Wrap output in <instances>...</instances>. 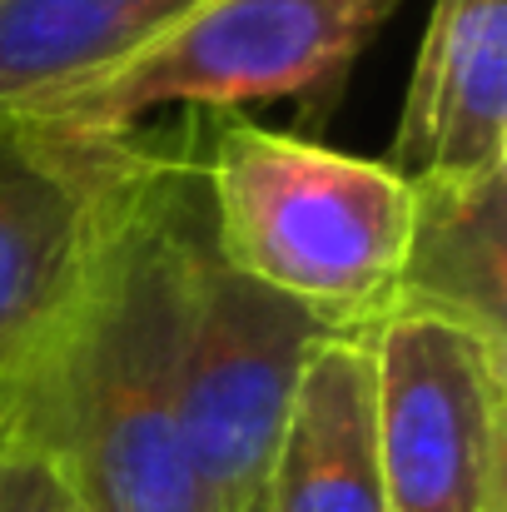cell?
<instances>
[{"instance_id":"obj_8","label":"cell","mask_w":507,"mask_h":512,"mask_svg":"<svg viewBox=\"0 0 507 512\" xmlns=\"http://www.w3.org/2000/svg\"><path fill=\"white\" fill-rule=\"evenodd\" d=\"M264 512H383L368 334L309 353L264 488Z\"/></svg>"},{"instance_id":"obj_13","label":"cell","mask_w":507,"mask_h":512,"mask_svg":"<svg viewBox=\"0 0 507 512\" xmlns=\"http://www.w3.org/2000/svg\"><path fill=\"white\" fill-rule=\"evenodd\" d=\"M254 512H264V503H259V508H254Z\"/></svg>"},{"instance_id":"obj_11","label":"cell","mask_w":507,"mask_h":512,"mask_svg":"<svg viewBox=\"0 0 507 512\" xmlns=\"http://www.w3.org/2000/svg\"><path fill=\"white\" fill-rule=\"evenodd\" d=\"M60 483L50 463L0 423V512H55Z\"/></svg>"},{"instance_id":"obj_9","label":"cell","mask_w":507,"mask_h":512,"mask_svg":"<svg viewBox=\"0 0 507 512\" xmlns=\"http://www.w3.org/2000/svg\"><path fill=\"white\" fill-rule=\"evenodd\" d=\"M393 309L438 314L507 343V170L413 184Z\"/></svg>"},{"instance_id":"obj_12","label":"cell","mask_w":507,"mask_h":512,"mask_svg":"<svg viewBox=\"0 0 507 512\" xmlns=\"http://www.w3.org/2000/svg\"><path fill=\"white\" fill-rule=\"evenodd\" d=\"M55 512H80V508H75V503H70L65 493H60V503H55Z\"/></svg>"},{"instance_id":"obj_10","label":"cell","mask_w":507,"mask_h":512,"mask_svg":"<svg viewBox=\"0 0 507 512\" xmlns=\"http://www.w3.org/2000/svg\"><path fill=\"white\" fill-rule=\"evenodd\" d=\"M204 0H0V115L115 70Z\"/></svg>"},{"instance_id":"obj_4","label":"cell","mask_w":507,"mask_h":512,"mask_svg":"<svg viewBox=\"0 0 507 512\" xmlns=\"http://www.w3.org/2000/svg\"><path fill=\"white\" fill-rule=\"evenodd\" d=\"M324 339L329 329L314 314L219 259L204 209L189 244L179 343V433L204 512L264 503L299 373Z\"/></svg>"},{"instance_id":"obj_7","label":"cell","mask_w":507,"mask_h":512,"mask_svg":"<svg viewBox=\"0 0 507 512\" xmlns=\"http://www.w3.org/2000/svg\"><path fill=\"white\" fill-rule=\"evenodd\" d=\"M383 165L408 184L507 170V0H433Z\"/></svg>"},{"instance_id":"obj_5","label":"cell","mask_w":507,"mask_h":512,"mask_svg":"<svg viewBox=\"0 0 507 512\" xmlns=\"http://www.w3.org/2000/svg\"><path fill=\"white\" fill-rule=\"evenodd\" d=\"M368 358L383 512H507V343L393 309Z\"/></svg>"},{"instance_id":"obj_6","label":"cell","mask_w":507,"mask_h":512,"mask_svg":"<svg viewBox=\"0 0 507 512\" xmlns=\"http://www.w3.org/2000/svg\"><path fill=\"white\" fill-rule=\"evenodd\" d=\"M135 150L0 115V403L65 319Z\"/></svg>"},{"instance_id":"obj_3","label":"cell","mask_w":507,"mask_h":512,"mask_svg":"<svg viewBox=\"0 0 507 512\" xmlns=\"http://www.w3.org/2000/svg\"><path fill=\"white\" fill-rule=\"evenodd\" d=\"M403 0H204L115 70L55 95L20 120L70 135L130 140L169 105L244 110L329 100Z\"/></svg>"},{"instance_id":"obj_1","label":"cell","mask_w":507,"mask_h":512,"mask_svg":"<svg viewBox=\"0 0 507 512\" xmlns=\"http://www.w3.org/2000/svg\"><path fill=\"white\" fill-rule=\"evenodd\" d=\"M204 219L199 160L140 145L120 174L90 269L0 403L80 512H204L179 433L189 244Z\"/></svg>"},{"instance_id":"obj_2","label":"cell","mask_w":507,"mask_h":512,"mask_svg":"<svg viewBox=\"0 0 507 512\" xmlns=\"http://www.w3.org/2000/svg\"><path fill=\"white\" fill-rule=\"evenodd\" d=\"M219 259L314 314L329 334H373L393 314L413 184L304 135L229 120L199 160Z\"/></svg>"}]
</instances>
